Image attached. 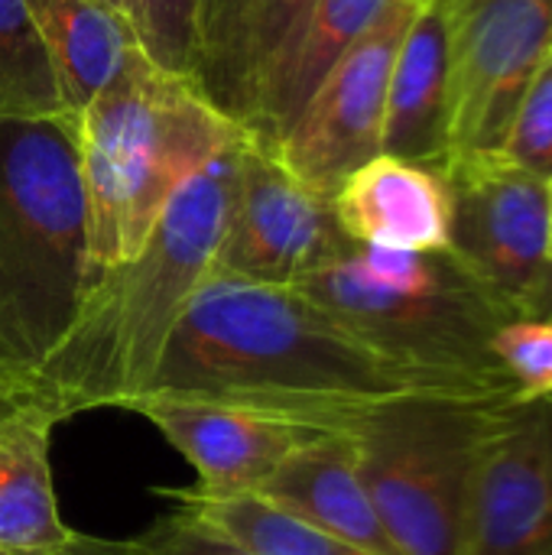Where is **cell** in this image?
<instances>
[{
	"instance_id": "cell-1",
	"label": "cell",
	"mask_w": 552,
	"mask_h": 555,
	"mask_svg": "<svg viewBox=\"0 0 552 555\" xmlns=\"http://www.w3.org/2000/svg\"><path fill=\"white\" fill-rule=\"evenodd\" d=\"M413 390L433 387L361 345L299 289L208 273L143 397L205 400L342 433L358 410Z\"/></svg>"
},
{
	"instance_id": "cell-2",
	"label": "cell",
	"mask_w": 552,
	"mask_h": 555,
	"mask_svg": "<svg viewBox=\"0 0 552 555\" xmlns=\"http://www.w3.org/2000/svg\"><path fill=\"white\" fill-rule=\"evenodd\" d=\"M244 143L247 137L176 192L137 257L85 289L68 335L10 403H33L62 423L88 410H130L146 393L182 312L211 273Z\"/></svg>"
},
{
	"instance_id": "cell-3",
	"label": "cell",
	"mask_w": 552,
	"mask_h": 555,
	"mask_svg": "<svg viewBox=\"0 0 552 555\" xmlns=\"http://www.w3.org/2000/svg\"><path fill=\"white\" fill-rule=\"evenodd\" d=\"M75 137L88 202V289L137 257L176 192L247 130L211 107L192 78L133 46L75 114Z\"/></svg>"
},
{
	"instance_id": "cell-4",
	"label": "cell",
	"mask_w": 552,
	"mask_h": 555,
	"mask_svg": "<svg viewBox=\"0 0 552 555\" xmlns=\"http://www.w3.org/2000/svg\"><path fill=\"white\" fill-rule=\"evenodd\" d=\"M88 276L72 114L0 120V406L68 335Z\"/></svg>"
},
{
	"instance_id": "cell-5",
	"label": "cell",
	"mask_w": 552,
	"mask_h": 555,
	"mask_svg": "<svg viewBox=\"0 0 552 555\" xmlns=\"http://www.w3.org/2000/svg\"><path fill=\"white\" fill-rule=\"evenodd\" d=\"M293 289L433 390H514L491 351L514 315L449 250L400 254L348 244Z\"/></svg>"
},
{
	"instance_id": "cell-6",
	"label": "cell",
	"mask_w": 552,
	"mask_h": 555,
	"mask_svg": "<svg viewBox=\"0 0 552 555\" xmlns=\"http://www.w3.org/2000/svg\"><path fill=\"white\" fill-rule=\"evenodd\" d=\"M517 390H413L358 410V472L400 555H462L475 475Z\"/></svg>"
},
{
	"instance_id": "cell-7",
	"label": "cell",
	"mask_w": 552,
	"mask_h": 555,
	"mask_svg": "<svg viewBox=\"0 0 552 555\" xmlns=\"http://www.w3.org/2000/svg\"><path fill=\"white\" fill-rule=\"evenodd\" d=\"M452 195L449 254L514 315L552 319L550 182L504 153L442 163Z\"/></svg>"
},
{
	"instance_id": "cell-8",
	"label": "cell",
	"mask_w": 552,
	"mask_h": 555,
	"mask_svg": "<svg viewBox=\"0 0 552 555\" xmlns=\"http://www.w3.org/2000/svg\"><path fill=\"white\" fill-rule=\"evenodd\" d=\"M423 0H387L374 23L316 85L270 153L312 192L332 198L364 163L381 156L387 88L397 49Z\"/></svg>"
},
{
	"instance_id": "cell-9",
	"label": "cell",
	"mask_w": 552,
	"mask_h": 555,
	"mask_svg": "<svg viewBox=\"0 0 552 555\" xmlns=\"http://www.w3.org/2000/svg\"><path fill=\"white\" fill-rule=\"evenodd\" d=\"M452 72V150L501 153L511 117L552 55V0H436Z\"/></svg>"
},
{
	"instance_id": "cell-10",
	"label": "cell",
	"mask_w": 552,
	"mask_h": 555,
	"mask_svg": "<svg viewBox=\"0 0 552 555\" xmlns=\"http://www.w3.org/2000/svg\"><path fill=\"white\" fill-rule=\"evenodd\" d=\"M348 244L332 198L303 185L247 133L211 273L260 286H296L332 263Z\"/></svg>"
},
{
	"instance_id": "cell-11",
	"label": "cell",
	"mask_w": 552,
	"mask_h": 555,
	"mask_svg": "<svg viewBox=\"0 0 552 555\" xmlns=\"http://www.w3.org/2000/svg\"><path fill=\"white\" fill-rule=\"evenodd\" d=\"M462 555H552V397L514 400L491 433Z\"/></svg>"
},
{
	"instance_id": "cell-12",
	"label": "cell",
	"mask_w": 552,
	"mask_h": 555,
	"mask_svg": "<svg viewBox=\"0 0 552 555\" xmlns=\"http://www.w3.org/2000/svg\"><path fill=\"white\" fill-rule=\"evenodd\" d=\"M130 413L146 416L195 468L205 494H257L267 478L325 429L247 413L205 400L143 397Z\"/></svg>"
},
{
	"instance_id": "cell-13",
	"label": "cell",
	"mask_w": 552,
	"mask_h": 555,
	"mask_svg": "<svg viewBox=\"0 0 552 555\" xmlns=\"http://www.w3.org/2000/svg\"><path fill=\"white\" fill-rule=\"evenodd\" d=\"M316 0H198L192 85L247 130Z\"/></svg>"
},
{
	"instance_id": "cell-14",
	"label": "cell",
	"mask_w": 552,
	"mask_h": 555,
	"mask_svg": "<svg viewBox=\"0 0 552 555\" xmlns=\"http://www.w3.org/2000/svg\"><path fill=\"white\" fill-rule=\"evenodd\" d=\"M332 211L358 247L442 254L452 244V195L436 166L381 153L335 189Z\"/></svg>"
},
{
	"instance_id": "cell-15",
	"label": "cell",
	"mask_w": 552,
	"mask_h": 555,
	"mask_svg": "<svg viewBox=\"0 0 552 555\" xmlns=\"http://www.w3.org/2000/svg\"><path fill=\"white\" fill-rule=\"evenodd\" d=\"M257 494L364 553L400 555L361 481L355 439L348 433H319Z\"/></svg>"
},
{
	"instance_id": "cell-16",
	"label": "cell",
	"mask_w": 552,
	"mask_h": 555,
	"mask_svg": "<svg viewBox=\"0 0 552 555\" xmlns=\"http://www.w3.org/2000/svg\"><path fill=\"white\" fill-rule=\"evenodd\" d=\"M452 150V72L446 20L436 0H423L390 72L381 153L436 166Z\"/></svg>"
},
{
	"instance_id": "cell-17",
	"label": "cell",
	"mask_w": 552,
	"mask_h": 555,
	"mask_svg": "<svg viewBox=\"0 0 552 555\" xmlns=\"http://www.w3.org/2000/svg\"><path fill=\"white\" fill-rule=\"evenodd\" d=\"M59 423L33 406H0V553H55L75 540L59 514L49 442Z\"/></svg>"
},
{
	"instance_id": "cell-18",
	"label": "cell",
	"mask_w": 552,
	"mask_h": 555,
	"mask_svg": "<svg viewBox=\"0 0 552 555\" xmlns=\"http://www.w3.org/2000/svg\"><path fill=\"white\" fill-rule=\"evenodd\" d=\"M387 0H316L290 52L270 75L247 133L260 146H277L316 85L345 55V49L374 23Z\"/></svg>"
},
{
	"instance_id": "cell-19",
	"label": "cell",
	"mask_w": 552,
	"mask_h": 555,
	"mask_svg": "<svg viewBox=\"0 0 552 555\" xmlns=\"http://www.w3.org/2000/svg\"><path fill=\"white\" fill-rule=\"evenodd\" d=\"M55 68L65 111L75 117L117 72L137 36L124 13L101 0H23Z\"/></svg>"
},
{
	"instance_id": "cell-20",
	"label": "cell",
	"mask_w": 552,
	"mask_h": 555,
	"mask_svg": "<svg viewBox=\"0 0 552 555\" xmlns=\"http://www.w3.org/2000/svg\"><path fill=\"white\" fill-rule=\"evenodd\" d=\"M163 498L254 555H374L280 511L260 494H205L182 488L163 491Z\"/></svg>"
},
{
	"instance_id": "cell-21",
	"label": "cell",
	"mask_w": 552,
	"mask_h": 555,
	"mask_svg": "<svg viewBox=\"0 0 552 555\" xmlns=\"http://www.w3.org/2000/svg\"><path fill=\"white\" fill-rule=\"evenodd\" d=\"M68 114L49 49L23 0H0V120Z\"/></svg>"
},
{
	"instance_id": "cell-22",
	"label": "cell",
	"mask_w": 552,
	"mask_h": 555,
	"mask_svg": "<svg viewBox=\"0 0 552 555\" xmlns=\"http://www.w3.org/2000/svg\"><path fill=\"white\" fill-rule=\"evenodd\" d=\"M195 13L198 0H127L124 16L137 46L159 68L189 78L195 55Z\"/></svg>"
},
{
	"instance_id": "cell-23",
	"label": "cell",
	"mask_w": 552,
	"mask_h": 555,
	"mask_svg": "<svg viewBox=\"0 0 552 555\" xmlns=\"http://www.w3.org/2000/svg\"><path fill=\"white\" fill-rule=\"evenodd\" d=\"M501 153L524 172L552 182V55L527 85Z\"/></svg>"
},
{
	"instance_id": "cell-24",
	"label": "cell",
	"mask_w": 552,
	"mask_h": 555,
	"mask_svg": "<svg viewBox=\"0 0 552 555\" xmlns=\"http://www.w3.org/2000/svg\"><path fill=\"white\" fill-rule=\"evenodd\" d=\"M491 351L524 400L552 397V319H511Z\"/></svg>"
},
{
	"instance_id": "cell-25",
	"label": "cell",
	"mask_w": 552,
	"mask_h": 555,
	"mask_svg": "<svg viewBox=\"0 0 552 555\" xmlns=\"http://www.w3.org/2000/svg\"><path fill=\"white\" fill-rule=\"evenodd\" d=\"M133 555H254L218 530L172 507L143 537L133 540Z\"/></svg>"
},
{
	"instance_id": "cell-26",
	"label": "cell",
	"mask_w": 552,
	"mask_h": 555,
	"mask_svg": "<svg viewBox=\"0 0 552 555\" xmlns=\"http://www.w3.org/2000/svg\"><path fill=\"white\" fill-rule=\"evenodd\" d=\"M10 555V553H0ZM36 555H133V540H104V537H88V533H75V540L55 553H36Z\"/></svg>"
},
{
	"instance_id": "cell-27",
	"label": "cell",
	"mask_w": 552,
	"mask_h": 555,
	"mask_svg": "<svg viewBox=\"0 0 552 555\" xmlns=\"http://www.w3.org/2000/svg\"><path fill=\"white\" fill-rule=\"evenodd\" d=\"M101 3L111 7V10H117V13H124V3H127V0H101Z\"/></svg>"
},
{
	"instance_id": "cell-28",
	"label": "cell",
	"mask_w": 552,
	"mask_h": 555,
	"mask_svg": "<svg viewBox=\"0 0 552 555\" xmlns=\"http://www.w3.org/2000/svg\"><path fill=\"white\" fill-rule=\"evenodd\" d=\"M550 257H552V182H550Z\"/></svg>"
}]
</instances>
